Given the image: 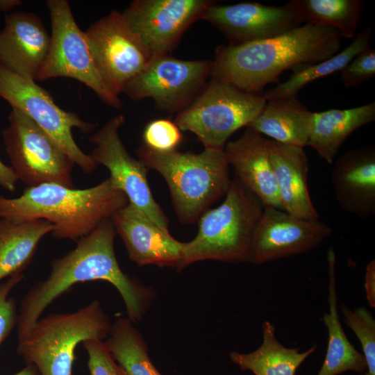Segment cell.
<instances>
[{
    "label": "cell",
    "instance_id": "obj_1",
    "mask_svg": "<svg viewBox=\"0 0 375 375\" xmlns=\"http://www.w3.org/2000/svg\"><path fill=\"white\" fill-rule=\"evenodd\" d=\"M116 231L110 219L78 240L76 247L51 265L48 277L32 287L18 310V338L28 331L44 310L74 285L104 281L120 294L128 318L140 322L154 299V291L124 273L115 252Z\"/></svg>",
    "mask_w": 375,
    "mask_h": 375
},
{
    "label": "cell",
    "instance_id": "obj_2",
    "mask_svg": "<svg viewBox=\"0 0 375 375\" xmlns=\"http://www.w3.org/2000/svg\"><path fill=\"white\" fill-rule=\"evenodd\" d=\"M342 37L334 28L305 24L274 38L237 45H221L212 60L211 78L244 92L263 94L281 73L314 64L339 52Z\"/></svg>",
    "mask_w": 375,
    "mask_h": 375
},
{
    "label": "cell",
    "instance_id": "obj_3",
    "mask_svg": "<svg viewBox=\"0 0 375 375\" xmlns=\"http://www.w3.org/2000/svg\"><path fill=\"white\" fill-rule=\"evenodd\" d=\"M128 202L110 178L86 189L44 183L27 188L16 198L0 194V218L47 220L53 225L55 238L78 240Z\"/></svg>",
    "mask_w": 375,
    "mask_h": 375
},
{
    "label": "cell",
    "instance_id": "obj_4",
    "mask_svg": "<svg viewBox=\"0 0 375 375\" xmlns=\"http://www.w3.org/2000/svg\"><path fill=\"white\" fill-rule=\"evenodd\" d=\"M148 169L158 172L166 181L176 215L192 224L225 195L231 180L224 150L204 149L199 153L157 151L142 145L135 151Z\"/></svg>",
    "mask_w": 375,
    "mask_h": 375
},
{
    "label": "cell",
    "instance_id": "obj_5",
    "mask_svg": "<svg viewBox=\"0 0 375 375\" xmlns=\"http://www.w3.org/2000/svg\"><path fill=\"white\" fill-rule=\"evenodd\" d=\"M112 323L100 302L93 300L72 312L40 318L18 338L17 353L40 375H72L77 346L108 337Z\"/></svg>",
    "mask_w": 375,
    "mask_h": 375
},
{
    "label": "cell",
    "instance_id": "obj_6",
    "mask_svg": "<svg viewBox=\"0 0 375 375\" xmlns=\"http://www.w3.org/2000/svg\"><path fill=\"white\" fill-rule=\"evenodd\" d=\"M224 201L206 210L198 231L185 242L183 268L201 260L248 262L253 231L263 211L260 200L235 177Z\"/></svg>",
    "mask_w": 375,
    "mask_h": 375
},
{
    "label": "cell",
    "instance_id": "obj_7",
    "mask_svg": "<svg viewBox=\"0 0 375 375\" xmlns=\"http://www.w3.org/2000/svg\"><path fill=\"white\" fill-rule=\"evenodd\" d=\"M262 94H252L214 78L177 114L174 122L194 133L205 149H222L230 136L247 126L266 103Z\"/></svg>",
    "mask_w": 375,
    "mask_h": 375
},
{
    "label": "cell",
    "instance_id": "obj_8",
    "mask_svg": "<svg viewBox=\"0 0 375 375\" xmlns=\"http://www.w3.org/2000/svg\"><path fill=\"white\" fill-rule=\"evenodd\" d=\"M3 142L11 167L28 188L58 183L74 188L72 170L75 165L61 147L22 111L12 108Z\"/></svg>",
    "mask_w": 375,
    "mask_h": 375
},
{
    "label": "cell",
    "instance_id": "obj_9",
    "mask_svg": "<svg viewBox=\"0 0 375 375\" xmlns=\"http://www.w3.org/2000/svg\"><path fill=\"white\" fill-rule=\"evenodd\" d=\"M51 24L50 46L35 81L56 77L74 78L90 88L106 104L122 107L101 78L84 31L76 24L66 0H48Z\"/></svg>",
    "mask_w": 375,
    "mask_h": 375
},
{
    "label": "cell",
    "instance_id": "obj_10",
    "mask_svg": "<svg viewBox=\"0 0 375 375\" xmlns=\"http://www.w3.org/2000/svg\"><path fill=\"white\" fill-rule=\"evenodd\" d=\"M0 97L35 122L83 172L92 173L98 166L74 140L73 128L89 133L95 124L85 122L72 112L58 107L49 93L35 83L0 64Z\"/></svg>",
    "mask_w": 375,
    "mask_h": 375
},
{
    "label": "cell",
    "instance_id": "obj_11",
    "mask_svg": "<svg viewBox=\"0 0 375 375\" xmlns=\"http://www.w3.org/2000/svg\"><path fill=\"white\" fill-rule=\"evenodd\" d=\"M212 66V60L155 56L126 83L123 92L135 101L151 99L160 110L179 112L203 89L211 76Z\"/></svg>",
    "mask_w": 375,
    "mask_h": 375
},
{
    "label": "cell",
    "instance_id": "obj_12",
    "mask_svg": "<svg viewBox=\"0 0 375 375\" xmlns=\"http://www.w3.org/2000/svg\"><path fill=\"white\" fill-rule=\"evenodd\" d=\"M85 33L101 78L117 97L153 58L118 11L92 24Z\"/></svg>",
    "mask_w": 375,
    "mask_h": 375
},
{
    "label": "cell",
    "instance_id": "obj_13",
    "mask_svg": "<svg viewBox=\"0 0 375 375\" xmlns=\"http://www.w3.org/2000/svg\"><path fill=\"white\" fill-rule=\"evenodd\" d=\"M124 122V116L117 115L92 135L89 141L94 148L90 155L98 165L109 170V178L126 195L129 203L158 226L168 229V218L155 201L149 185V169L128 153L119 137V130Z\"/></svg>",
    "mask_w": 375,
    "mask_h": 375
},
{
    "label": "cell",
    "instance_id": "obj_14",
    "mask_svg": "<svg viewBox=\"0 0 375 375\" xmlns=\"http://www.w3.org/2000/svg\"><path fill=\"white\" fill-rule=\"evenodd\" d=\"M215 1L209 0H135L122 12L130 29L153 57L167 55L184 32Z\"/></svg>",
    "mask_w": 375,
    "mask_h": 375
},
{
    "label": "cell",
    "instance_id": "obj_15",
    "mask_svg": "<svg viewBox=\"0 0 375 375\" xmlns=\"http://www.w3.org/2000/svg\"><path fill=\"white\" fill-rule=\"evenodd\" d=\"M332 233L326 224L264 208L252 236L248 262L262 265L310 251Z\"/></svg>",
    "mask_w": 375,
    "mask_h": 375
},
{
    "label": "cell",
    "instance_id": "obj_16",
    "mask_svg": "<svg viewBox=\"0 0 375 375\" xmlns=\"http://www.w3.org/2000/svg\"><path fill=\"white\" fill-rule=\"evenodd\" d=\"M202 19L223 33L230 45L274 38L303 24L292 1L282 6L257 2L214 3L206 9Z\"/></svg>",
    "mask_w": 375,
    "mask_h": 375
},
{
    "label": "cell",
    "instance_id": "obj_17",
    "mask_svg": "<svg viewBox=\"0 0 375 375\" xmlns=\"http://www.w3.org/2000/svg\"><path fill=\"white\" fill-rule=\"evenodd\" d=\"M110 219L129 258L138 266L183 269L185 242L176 240L168 229L158 226L136 206L128 202Z\"/></svg>",
    "mask_w": 375,
    "mask_h": 375
},
{
    "label": "cell",
    "instance_id": "obj_18",
    "mask_svg": "<svg viewBox=\"0 0 375 375\" xmlns=\"http://www.w3.org/2000/svg\"><path fill=\"white\" fill-rule=\"evenodd\" d=\"M51 35L33 13L7 15L0 32V64L28 80L35 81L45 61Z\"/></svg>",
    "mask_w": 375,
    "mask_h": 375
},
{
    "label": "cell",
    "instance_id": "obj_19",
    "mask_svg": "<svg viewBox=\"0 0 375 375\" xmlns=\"http://www.w3.org/2000/svg\"><path fill=\"white\" fill-rule=\"evenodd\" d=\"M224 151L235 178L260 200L264 208L283 210L269 158L267 140L262 135L247 126L238 139L226 144Z\"/></svg>",
    "mask_w": 375,
    "mask_h": 375
},
{
    "label": "cell",
    "instance_id": "obj_20",
    "mask_svg": "<svg viewBox=\"0 0 375 375\" xmlns=\"http://www.w3.org/2000/svg\"><path fill=\"white\" fill-rule=\"evenodd\" d=\"M331 183L336 199L345 211L367 219L375 214V147L352 149L336 161Z\"/></svg>",
    "mask_w": 375,
    "mask_h": 375
},
{
    "label": "cell",
    "instance_id": "obj_21",
    "mask_svg": "<svg viewBox=\"0 0 375 375\" xmlns=\"http://www.w3.org/2000/svg\"><path fill=\"white\" fill-rule=\"evenodd\" d=\"M267 151L283 211L300 219L317 220L308 188L309 164L303 148L267 140Z\"/></svg>",
    "mask_w": 375,
    "mask_h": 375
},
{
    "label": "cell",
    "instance_id": "obj_22",
    "mask_svg": "<svg viewBox=\"0 0 375 375\" xmlns=\"http://www.w3.org/2000/svg\"><path fill=\"white\" fill-rule=\"evenodd\" d=\"M328 311L322 317L327 329L328 343L322 365L317 375H339L354 372L359 375L367 369L365 359L349 340L338 314L336 287V255L334 249L327 251Z\"/></svg>",
    "mask_w": 375,
    "mask_h": 375
},
{
    "label": "cell",
    "instance_id": "obj_23",
    "mask_svg": "<svg viewBox=\"0 0 375 375\" xmlns=\"http://www.w3.org/2000/svg\"><path fill=\"white\" fill-rule=\"evenodd\" d=\"M374 120V102L352 108L312 112L307 146L331 164L346 139L358 128Z\"/></svg>",
    "mask_w": 375,
    "mask_h": 375
},
{
    "label": "cell",
    "instance_id": "obj_24",
    "mask_svg": "<svg viewBox=\"0 0 375 375\" xmlns=\"http://www.w3.org/2000/svg\"><path fill=\"white\" fill-rule=\"evenodd\" d=\"M312 117L297 97L270 99L247 126L272 140L303 148L309 140Z\"/></svg>",
    "mask_w": 375,
    "mask_h": 375
},
{
    "label": "cell",
    "instance_id": "obj_25",
    "mask_svg": "<svg viewBox=\"0 0 375 375\" xmlns=\"http://www.w3.org/2000/svg\"><path fill=\"white\" fill-rule=\"evenodd\" d=\"M262 341L249 353L233 351L231 361L241 370L254 375H295L300 365L317 349V344L304 351L284 346L276 338L274 324L269 320L262 324Z\"/></svg>",
    "mask_w": 375,
    "mask_h": 375
},
{
    "label": "cell",
    "instance_id": "obj_26",
    "mask_svg": "<svg viewBox=\"0 0 375 375\" xmlns=\"http://www.w3.org/2000/svg\"><path fill=\"white\" fill-rule=\"evenodd\" d=\"M53 229V225L44 219L17 222L0 218V281L22 274L40 241Z\"/></svg>",
    "mask_w": 375,
    "mask_h": 375
},
{
    "label": "cell",
    "instance_id": "obj_27",
    "mask_svg": "<svg viewBox=\"0 0 375 375\" xmlns=\"http://www.w3.org/2000/svg\"><path fill=\"white\" fill-rule=\"evenodd\" d=\"M372 28H365L356 35L354 40L342 51L314 64H301L291 68L293 73L285 82L263 92L265 100L297 97L299 90L318 78L341 70L358 53L369 47Z\"/></svg>",
    "mask_w": 375,
    "mask_h": 375
},
{
    "label": "cell",
    "instance_id": "obj_28",
    "mask_svg": "<svg viewBox=\"0 0 375 375\" xmlns=\"http://www.w3.org/2000/svg\"><path fill=\"white\" fill-rule=\"evenodd\" d=\"M127 317L112 324L104 341L113 359L125 375H162L153 364L142 335Z\"/></svg>",
    "mask_w": 375,
    "mask_h": 375
},
{
    "label": "cell",
    "instance_id": "obj_29",
    "mask_svg": "<svg viewBox=\"0 0 375 375\" xmlns=\"http://www.w3.org/2000/svg\"><path fill=\"white\" fill-rule=\"evenodd\" d=\"M301 22L330 26L340 36H356L363 1L360 0H294L291 1Z\"/></svg>",
    "mask_w": 375,
    "mask_h": 375
},
{
    "label": "cell",
    "instance_id": "obj_30",
    "mask_svg": "<svg viewBox=\"0 0 375 375\" xmlns=\"http://www.w3.org/2000/svg\"><path fill=\"white\" fill-rule=\"evenodd\" d=\"M340 309L346 325L352 330L362 347L366 371L360 375H375V319L365 307L349 309L341 303Z\"/></svg>",
    "mask_w": 375,
    "mask_h": 375
},
{
    "label": "cell",
    "instance_id": "obj_31",
    "mask_svg": "<svg viewBox=\"0 0 375 375\" xmlns=\"http://www.w3.org/2000/svg\"><path fill=\"white\" fill-rule=\"evenodd\" d=\"M181 129L168 119H158L147 124L143 132L144 145L157 151L176 150L181 143Z\"/></svg>",
    "mask_w": 375,
    "mask_h": 375
},
{
    "label": "cell",
    "instance_id": "obj_32",
    "mask_svg": "<svg viewBox=\"0 0 375 375\" xmlns=\"http://www.w3.org/2000/svg\"><path fill=\"white\" fill-rule=\"evenodd\" d=\"M24 278L23 274L12 276L0 284V347L17 326L18 310L10 293Z\"/></svg>",
    "mask_w": 375,
    "mask_h": 375
},
{
    "label": "cell",
    "instance_id": "obj_33",
    "mask_svg": "<svg viewBox=\"0 0 375 375\" xmlns=\"http://www.w3.org/2000/svg\"><path fill=\"white\" fill-rule=\"evenodd\" d=\"M375 75V50L370 46L358 53L341 70L344 87L358 86Z\"/></svg>",
    "mask_w": 375,
    "mask_h": 375
},
{
    "label": "cell",
    "instance_id": "obj_34",
    "mask_svg": "<svg viewBox=\"0 0 375 375\" xmlns=\"http://www.w3.org/2000/svg\"><path fill=\"white\" fill-rule=\"evenodd\" d=\"M90 375H125L107 349L104 341L88 340L83 343Z\"/></svg>",
    "mask_w": 375,
    "mask_h": 375
},
{
    "label": "cell",
    "instance_id": "obj_35",
    "mask_svg": "<svg viewBox=\"0 0 375 375\" xmlns=\"http://www.w3.org/2000/svg\"><path fill=\"white\" fill-rule=\"evenodd\" d=\"M365 290L369 306L375 308V260H372L366 266Z\"/></svg>",
    "mask_w": 375,
    "mask_h": 375
},
{
    "label": "cell",
    "instance_id": "obj_36",
    "mask_svg": "<svg viewBox=\"0 0 375 375\" xmlns=\"http://www.w3.org/2000/svg\"><path fill=\"white\" fill-rule=\"evenodd\" d=\"M19 179L12 168L5 165L0 160V186L13 193L16 190V185Z\"/></svg>",
    "mask_w": 375,
    "mask_h": 375
},
{
    "label": "cell",
    "instance_id": "obj_37",
    "mask_svg": "<svg viewBox=\"0 0 375 375\" xmlns=\"http://www.w3.org/2000/svg\"><path fill=\"white\" fill-rule=\"evenodd\" d=\"M21 4L20 0H0V11L7 12Z\"/></svg>",
    "mask_w": 375,
    "mask_h": 375
},
{
    "label": "cell",
    "instance_id": "obj_38",
    "mask_svg": "<svg viewBox=\"0 0 375 375\" xmlns=\"http://www.w3.org/2000/svg\"><path fill=\"white\" fill-rule=\"evenodd\" d=\"M12 375H40V374L34 365H26L25 367Z\"/></svg>",
    "mask_w": 375,
    "mask_h": 375
}]
</instances>
